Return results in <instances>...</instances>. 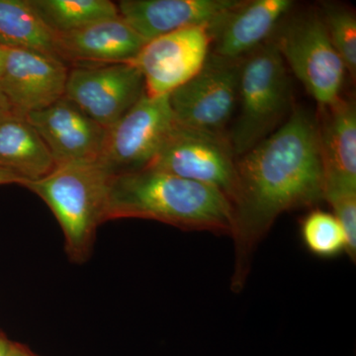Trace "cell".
<instances>
[{
    "label": "cell",
    "mask_w": 356,
    "mask_h": 356,
    "mask_svg": "<svg viewBox=\"0 0 356 356\" xmlns=\"http://www.w3.org/2000/svg\"><path fill=\"white\" fill-rule=\"evenodd\" d=\"M292 6L291 0L243 1L211 31L213 54L241 60L261 46Z\"/></svg>",
    "instance_id": "16"
},
{
    "label": "cell",
    "mask_w": 356,
    "mask_h": 356,
    "mask_svg": "<svg viewBox=\"0 0 356 356\" xmlns=\"http://www.w3.org/2000/svg\"><path fill=\"white\" fill-rule=\"evenodd\" d=\"M0 46L38 51L62 60L57 35L44 24L29 0H0Z\"/></svg>",
    "instance_id": "18"
},
{
    "label": "cell",
    "mask_w": 356,
    "mask_h": 356,
    "mask_svg": "<svg viewBox=\"0 0 356 356\" xmlns=\"http://www.w3.org/2000/svg\"><path fill=\"white\" fill-rule=\"evenodd\" d=\"M146 43L120 15L57 35L60 60L72 65L130 63Z\"/></svg>",
    "instance_id": "14"
},
{
    "label": "cell",
    "mask_w": 356,
    "mask_h": 356,
    "mask_svg": "<svg viewBox=\"0 0 356 356\" xmlns=\"http://www.w3.org/2000/svg\"><path fill=\"white\" fill-rule=\"evenodd\" d=\"M304 245L316 257L332 259L348 250L346 232L332 213L314 210L301 224Z\"/></svg>",
    "instance_id": "20"
},
{
    "label": "cell",
    "mask_w": 356,
    "mask_h": 356,
    "mask_svg": "<svg viewBox=\"0 0 356 356\" xmlns=\"http://www.w3.org/2000/svg\"><path fill=\"white\" fill-rule=\"evenodd\" d=\"M55 168L48 147L27 117L11 113L0 119V168L15 173L25 184Z\"/></svg>",
    "instance_id": "17"
},
{
    "label": "cell",
    "mask_w": 356,
    "mask_h": 356,
    "mask_svg": "<svg viewBox=\"0 0 356 356\" xmlns=\"http://www.w3.org/2000/svg\"><path fill=\"white\" fill-rule=\"evenodd\" d=\"M321 109L322 121L317 122L324 197L332 192L356 191L355 103L341 97Z\"/></svg>",
    "instance_id": "15"
},
{
    "label": "cell",
    "mask_w": 356,
    "mask_h": 356,
    "mask_svg": "<svg viewBox=\"0 0 356 356\" xmlns=\"http://www.w3.org/2000/svg\"><path fill=\"white\" fill-rule=\"evenodd\" d=\"M212 43L210 28H185L147 41L130 64L144 77L147 96L170 95L202 69Z\"/></svg>",
    "instance_id": "10"
},
{
    "label": "cell",
    "mask_w": 356,
    "mask_h": 356,
    "mask_svg": "<svg viewBox=\"0 0 356 356\" xmlns=\"http://www.w3.org/2000/svg\"><path fill=\"white\" fill-rule=\"evenodd\" d=\"M23 184H24V180L16 175L15 173L0 168V185L19 184L22 186Z\"/></svg>",
    "instance_id": "22"
},
{
    "label": "cell",
    "mask_w": 356,
    "mask_h": 356,
    "mask_svg": "<svg viewBox=\"0 0 356 356\" xmlns=\"http://www.w3.org/2000/svg\"><path fill=\"white\" fill-rule=\"evenodd\" d=\"M26 117L48 147L56 166L99 158L108 130L65 96Z\"/></svg>",
    "instance_id": "12"
},
{
    "label": "cell",
    "mask_w": 356,
    "mask_h": 356,
    "mask_svg": "<svg viewBox=\"0 0 356 356\" xmlns=\"http://www.w3.org/2000/svg\"><path fill=\"white\" fill-rule=\"evenodd\" d=\"M329 38L343 60L346 72L356 76V19L348 7L325 3L320 14Z\"/></svg>",
    "instance_id": "21"
},
{
    "label": "cell",
    "mask_w": 356,
    "mask_h": 356,
    "mask_svg": "<svg viewBox=\"0 0 356 356\" xmlns=\"http://www.w3.org/2000/svg\"><path fill=\"white\" fill-rule=\"evenodd\" d=\"M286 65L273 41L259 46L241 65L238 114L228 136L236 156L275 131L289 103Z\"/></svg>",
    "instance_id": "4"
},
{
    "label": "cell",
    "mask_w": 356,
    "mask_h": 356,
    "mask_svg": "<svg viewBox=\"0 0 356 356\" xmlns=\"http://www.w3.org/2000/svg\"><path fill=\"white\" fill-rule=\"evenodd\" d=\"M177 123L170 95H144L109 129L97 161L112 177L149 168Z\"/></svg>",
    "instance_id": "6"
},
{
    "label": "cell",
    "mask_w": 356,
    "mask_h": 356,
    "mask_svg": "<svg viewBox=\"0 0 356 356\" xmlns=\"http://www.w3.org/2000/svg\"><path fill=\"white\" fill-rule=\"evenodd\" d=\"M144 77L130 63L72 65L65 97L109 130L143 96Z\"/></svg>",
    "instance_id": "9"
},
{
    "label": "cell",
    "mask_w": 356,
    "mask_h": 356,
    "mask_svg": "<svg viewBox=\"0 0 356 356\" xmlns=\"http://www.w3.org/2000/svg\"><path fill=\"white\" fill-rule=\"evenodd\" d=\"M242 2L240 0H121L116 6L119 15L147 42L197 26H205L212 31Z\"/></svg>",
    "instance_id": "13"
},
{
    "label": "cell",
    "mask_w": 356,
    "mask_h": 356,
    "mask_svg": "<svg viewBox=\"0 0 356 356\" xmlns=\"http://www.w3.org/2000/svg\"><path fill=\"white\" fill-rule=\"evenodd\" d=\"M235 158L228 136L177 122L149 168L207 185L229 201L236 184Z\"/></svg>",
    "instance_id": "7"
},
{
    "label": "cell",
    "mask_w": 356,
    "mask_h": 356,
    "mask_svg": "<svg viewBox=\"0 0 356 356\" xmlns=\"http://www.w3.org/2000/svg\"><path fill=\"white\" fill-rule=\"evenodd\" d=\"M322 200L317 119L305 109H295L281 127L236 161L229 201L235 259L232 291H243L255 250L276 219Z\"/></svg>",
    "instance_id": "1"
},
{
    "label": "cell",
    "mask_w": 356,
    "mask_h": 356,
    "mask_svg": "<svg viewBox=\"0 0 356 356\" xmlns=\"http://www.w3.org/2000/svg\"><path fill=\"white\" fill-rule=\"evenodd\" d=\"M44 24L56 35L79 29L91 23L119 16L109 0H29Z\"/></svg>",
    "instance_id": "19"
},
{
    "label": "cell",
    "mask_w": 356,
    "mask_h": 356,
    "mask_svg": "<svg viewBox=\"0 0 356 356\" xmlns=\"http://www.w3.org/2000/svg\"><path fill=\"white\" fill-rule=\"evenodd\" d=\"M13 343L3 332L0 331V356H9Z\"/></svg>",
    "instance_id": "24"
},
{
    "label": "cell",
    "mask_w": 356,
    "mask_h": 356,
    "mask_svg": "<svg viewBox=\"0 0 356 356\" xmlns=\"http://www.w3.org/2000/svg\"><path fill=\"white\" fill-rule=\"evenodd\" d=\"M240 60L210 54L202 69L170 95L178 123L204 132L224 134L238 105Z\"/></svg>",
    "instance_id": "8"
},
{
    "label": "cell",
    "mask_w": 356,
    "mask_h": 356,
    "mask_svg": "<svg viewBox=\"0 0 356 356\" xmlns=\"http://www.w3.org/2000/svg\"><path fill=\"white\" fill-rule=\"evenodd\" d=\"M13 113V110L11 108V105L9 104L8 100L6 95L0 90V119L7 116V115Z\"/></svg>",
    "instance_id": "25"
},
{
    "label": "cell",
    "mask_w": 356,
    "mask_h": 356,
    "mask_svg": "<svg viewBox=\"0 0 356 356\" xmlns=\"http://www.w3.org/2000/svg\"><path fill=\"white\" fill-rule=\"evenodd\" d=\"M281 57L321 108L341 97L346 65L329 38L320 14L293 17L273 40Z\"/></svg>",
    "instance_id": "5"
},
{
    "label": "cell",
    "mask_w": 356,
    "mask_h": 356,
    "mask_svg": "<svg viewBox=\"0 0 356 356\" xmlns=\"http://www.w3.org/2000/svg\"><path fill=\"white\" fill-rule=\"evenodd\" d=\"M6 47L0 46V74H1L2 70H3L4 58H6Z\"/></svg>",
    "instance_id": "26"
},
{
    "label": "cell",
    "mask_w": 356,
    "mask_h": 356,
    "mask_svg": "<svg viewBox=\"0 0 356 356\" xmlns=\"http://www.w3.org/2000/svg\"><path fill=\"white\" fill-rule=\"evenodd\" d=\"M9 356H38L35 355L34 353L25 344L15 343L13 341V346H11L10 353Z\"/></svg>",
    "instance_id": "23"
},
{
    "label": "cell",
    "mask_w": 356,
    "mask_h": 356,
    "mask_svg": "<svg viewBox=\"0 0 356 356\" xmlns=\"http://www.w3.org/2000/svg\"><path fill=\"white\" fill-rule=\"evenodd\" d=\"M67 74V64L58 58L38 51L6 48L0 90L13 113L26 117L64 97Z\"/></svg>",
    "instance_id": "11"
},
{
    "label": "cell",
    "mask_w": 356,
    "mask_h": 356,
    "mask_svg": "<svg viewBox=\"0 0 356 356\" xmlns=\"http://www.w3.org/2000/svg\"><path fill=\"white\" fill-rule=\"evenodd\" d=\"M126 218L154 220L184 231L231 234V206L224 194L151 168L112 178L105 222Z\"/></svg>",
    "instance_id": "2"
},
{
    "label": "cell",
    "mask_w": 356,
    "mask_h": 356,
    "mask_svg": "<svg viewBox=\"0 0 356 356\" xmlns=\"http://www.w3.org/2000/svg\"><path fill=\"white\" fill-rule=\"evenodd\" d=\"M112 177L97 161L57 165L46 177L22 186L50 208L65 236L70 261L90 259L98 227L105 222Z\"/></svg>",
    "instance_id": "3"
}]
</instances>
